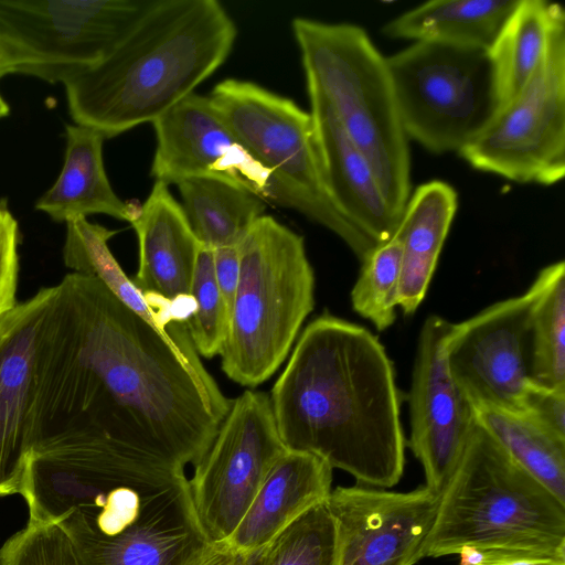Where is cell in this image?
Returning a JSON list of instances; mask_svg holds the SVG:
<instances>
[{
	"mask_svg": "<svg viewBox=\"0 0 565 565\" xmlns=\"http://www.w3.org/2000/svg\"><path fill=\"white\" fill-rule=\"evenodd\" d=\"M56 285L35 365L32 449L85 437L194 466L233 399L200 358L184 354L97 278L71 271Z\"/></svg>",
	"mask_w": 565,
	"mask_h": 565,
	"instance_id": "obj_1",
	"label": "cell"
},
{
	"mask_svg": "<svg viewBox=\"0 0 565 565\" xmlns=\"http://www.w3.org/2000/svg\"><path fill=\"white\" fill-rule=\"evenodd\" d=\"M287 450L312 454L358 483L391 488L405 466L393 363L366 328L328 312L302 331L269 396Z\"/></svg>",
	"mask_w": 565,
	"mask_h": 565,
	"instance_id": "obj_2",
	"label": "cell"
},
{
	"mask_svg": "<svg viewBox=\"0 0 565 565\" xmlns=\"http://www.w3.org/2000/svg\"><path fill=\"white\" fill-rule=\"evenodd\" d=\"M236 35L216 0H152L109 54L63 83L70 115L105 139L152 124L225 62Z\"/></svg>",
	"mask_w": 565,
	"mask_h": 565,
	"instance_id": "obj_3",
	"label": "cell"
},
{
	"mask_svg": "<svg viewBox=\"0 0 565 565\" xmlns=\"http://www.w3.org/2000/svg\"><path fill=\"white\" fill-rule=\"evenodd\" d=\"M460 565L565 562V503L514 462L478 425L440 492L424 557Z\"/></svg>",
	"mask_w": 565,
	"mask_h": 565,
	"instance_id": "obj_4",
	"label": "cell"
},
{
	"mask_svg": "<svg viewBox=\"0 0 565 565\" xmlns=\"http://www.w3.org/2000/svg\"><path fill=\"white\" fill-rule=\"evenodd\" d=\"M291 28L308 94L332 110L401 220L411 194V154L386 57L355 24L298 17Z\"/></svg>",
	"mask_w": 565,
	"mask_h": 565,
	"instance_id": "obj_5",
	"label": "cell"
},
{
	"mask_svg": "<svg viewBox=\"0 0 565 565\" xmlns=\"http://www.w3.org/2000/svg\"><path fill=\"white\" fill-rule=\"evenodd\" d=\"M315 275L303 237L262 215L239 245V275L221 365L256 387L287 358L315 306Z\"/></svg>",
	"mask_w": 565,
	"mask_h": 565,
	"instance_id": "obj_6",
	"label": "cell"
},
{
	"mask_svg": "<svg viewBox=\"0 0 565 565\" xmlns=\"http://www.w3.org/2000/svg\"><path fill=\"white\" fill-rule=\"evenodd\" d=\"M209 98L250 154L299 201L302 214L338 235L362 263L377 244L333 206L310 113L253 82L234 78L220 82Z\"/></svg>",
	"mask_w": 565,
	"mask_h": 565,
	"instance_id": "obj_7",
	"label": "cell"
},
{
	"mask_svg": "<svg viewBox=\"0 0 565 565\" xmlns=\"http://www.w3.org/2000/svg\"><path fill=\"white\" fill-rule=\"evenodd\" d=\"M386 64L406 136L433 153L459 152L499 107L488 50L415 42Z\"/></svg>",
	"mask_w": 565,
	"mask_h": 565,
	"instance_id": "obj_8",
	"label": "cell"
},
{
	"mask_svg": "<svg viewBox=\"0 0 565 565\" xmlns=\"http://www.w3.org/2000/svg\"><path fill=\"white\" fill-rule=\"evenodd\" d=\"M152 0H0L13 73L51 84L100 62Z\"/></svg>",
	"mask_w": 565,
	"mask_h": 565,
	"instance_id": "obj_9",
	"label": "cell"
},
{
	"mask_svg": "<svg viewBox=\"0 0 565 565\" xmlns=\"http://www.w3.org/2000/svg\"><path fill=\"white\" fill-rule=\"evenodd\" d=\"M477 170L552 185L565 174V26L522 90L458 152Z\"/></svg>",
	"mask_w": 565,
	"mask_h": 565,
	"instance_id": "obj_10",
	"label": "cell"
},
{
	"mask_svg": "<svg viewBox=\"0 0 565 565\" xmlns=\"http://www.w3.org/2000/svg\"><path fill=\"white\" fill-rule=\"evenodd\" d=\"M269 395L245 391L188 479L194 514L210 543L224 542L245 514L278 458L286 452Z\"/></svg>",
	"mask_w": 565,
	"mask_h": 565,
	"instance_id": "obj_11",
	"label": "cell"
},
{
	"mask_svg": "<svg viewBox=\"0 0 565 565\" xmlns=\"http://www.w3.org/2000/svg\"><path fill=\"white\" fill-rule=\"evenodd\" d=\"M152 126L156 149L150 174L154 181L169 185L192 178L215 179L302 214L299 201L250 154L209 96L189 95Z\"/></svg>",
	"mask_w": 565,
	"mask_h": 565,
	"instance_id": "obj_12",
	"label": "cell"
},
{
	"mask_svg": "<svg viewBox=\"0 0 565 565\" xmlns=\"http://www.w3.org/2000/svg\"><path fill=\"white\" fill-rule=\"evenodd\" d=\"M445 355L450 374L475 406L521 413L533 382L526 292L452 323Z\"/></svg>",
	"mask_w": 565,
	"mask_h": 565,
	"instance_id": "obj_13",
	"label": "cell"
},
{
	"mask_svg": "<svg viewBox=\"0 0 565 565\" xmlns=\"http://www.w3.org/2000/svg\"><path fill=\"white\" fill-rule=\"evenodd\" d=\"M440 493L337 487L324 501L335 534V565H415L433 527Z\"/></svg>",
	"mask_w": 565,
	"mask_h": 565,
	"instance_id": "obj_14",
	"label": "cell"
},
{
	"mask_svg": "<svg viewBox=\"0 0 565 565\" xmlns=\"http://www.w3.org/2000/svg\"><path fill=\"white\" fill-rule=\"evenodd\" d=\"M451 328V322L437 315L425 320L408 394V445L423 466L426 486L439 493L477 425L476 407L447 365L445 343Z\"/></svg>",
	"mask_w": 565,
	"mask_h": 565,
	"instance_id": "obj_15",
	"label": "cell"
},
{
	"mask_svg": "<svg viewBox=\"0 0 565 565\" xmlns=\"http://www.w3.org/2000/svg\"><path fill=\"white\" fill-rule=\"evenodd\" d=\"M57 285L0 318V497L20 491L32 449L35 365Z\"/></svg>",
	"mask_w": 565,
	"mask_h": 565,
	"instance_id": "obj_16",
	"label": "cell"
},
{
	"mask_svg": "<svg viewBox=\"0 0 565 565\" xmlns=\"http://www.w3.org/2000/svg\"><path fill=\"white\" fill-rule=\"evenodd\" d=\"M68 539L81 565H190L210 543L194 514L186 477L152 490L140 516L120 532Z\"/></svg>",
	"mask_w": 565,
	"mask_h": 565,
	"instance_id": "obj_17",
	"label": "cell"
},
{
	"mask_svg": "<svg viewBox=\"0 0 565 565\" xmlns=\"http://www.w3.org/2000/svg\"><path fill=\"white\" fill-rule=\"evenodd\" d=\"M130 224L139 243L132 284L151 307L186 323L194 309L190 291L201 245L168 184L154 181Z\"/></svg>",
	"mask_w": 565,
	"mask_h": 565,
	"instance_id": "obj_18",
	"label": "cell"
},
{
	"mask_svg": "<svg viewBox=\"0 0 565 565\" xmlns=\"http://www.w3.org/2000/svg\"><path fill=\"white\" fill-rule=\"evenodd\" d=\"M308 96L323 181L333 206L377 245L386 243L399 220L390 209L369 161L332 110L317 96Z\"/></svg>",
	"mask_w": 565,
	"mask_h": 565,
	"instance_id": "obj_19",
	"label": "cell"
},
{
	"mask_svg": "<svg viewBox=\"0 0 565 565\" xmlns=\"http://www.w3.org/2000/svg\"><path fill=\"white\" fill-rule=\"evenodd\" d=\"M332 470L312 454L286 450L224 543L241 556L259 553L299 516L326 501L332 490Z\"/></svg>",
	"mask_w": 565,
	"mask_h": 565,
	"instance_id": "obj_20",
	"label": "cell"
},
{
	"mask_svg": "<svg viewBox=\"0 0 565 565\" xmlns=\"http://www.w3.org/2000/svg\"><path fill=\"white\" fill-rule=\"evenodd\" d=\"M65 132L64 164L35 209L54 222L105 214L130 223L139 206L119 199L110 185L103 159L105 137L77 124L66 125Z\"/></svg>",
	"mask_w": 565,
	"mask_h": 565,
	"instance_id": "obj_21",
	"label": "cell"
},
{
	"mask_svg": "<svg viewBox=\"0 0 565 565\" xmlns=\"http://www.w3.org/2000/svg\"><path fill=\"white\" fill-rule=\"evenodd\" d=\"M457 207L455 189L438 180L420 184L408 199L394 234L402 244L398 307L406 316L426 296Z\"/></svg>",
	"mask_w": 565,
	"mask_h": 565,
	"instance_id": "obj_22",
	"label": "cell"
},
{
	"mask_svg": "<svg viewBox=\"0 0 565 565\" xmlns=\"http://www.w3.org/2000/svg\"><path fill=\"white\" fill-rule=\"evenodd\" d=\"M520 0H433L388 21L393 39L489 50Z\"/></svg>",
	"mask_w": 565,
	"mask_h": 565,
	"instance_id": "obj_23",
	"label": "cell"
},
{
	"mask_svg": "<svg viewBox=\"0 0 565 565\" xmlns=\"http://www.w3.org/2000/svg\"><path fill=\"white\" fill-rule=\"evenodd\" d=\"M66 234L62 248L64 265L72 270L97 278L119 300L145 318L169 338L184 354H196L185 322L177 321L151 307L126 276L113 256L108 241L117 231L92 223L87 217L65 222Z\"/></svg>",
	"mask_w": 565,
	"mask_h": 565,
	"instance_id": "obj_24",
	"label": "cell"
},
{
	"mask_svg": "<svg viewBox=\"0 0 565 565\" xmlns=\"http://www.w3.org/2000/svg\"><path fill=\"white\" fill-rule=\"evenodd\" d=\"M562 26L565 12L561 4L520 0L488 50L499 107L522 90L543 60L553 34Z\"/></svg>",
	"mask_w": 565,
	"mask_h": 565,
	"instance_id": "obj_25",
	"label": "cell"
},
{
	"mask_svg": "<svg viewBox=\"0 0 565 565\" xmlns=\"http://www.w3.org/2000/svg\"><path fill=\"white\" fill-rule=\"evenodd\" d=\"M177 186L194 236L212 249L239 246L266 210L262 198L224 181L192 178Z\"/></svg>",
	"mask_w": 565,
	"mask_h": 565,
	"instance_id": "obj_26",
	"label": "cell"
},
{
	"mask_svg": "<svg viewBox=\"0 0 565 565\" xmlns=\"http://www.w3.org/2000/svg\"><path fill=\"white\" fill-rule=\"evenodd\" d=\"M475 407L478 425L514 462L565 503V438L524 413Z\"/></svg>",
	"mask_w": 565,
	"mask_h": 565,
	"instance_id": "obj_27",
	"label": "cell"
},
{
	"mask_svg": "<svg viewBox=\"0 0 565 565\" xmlns=\"http://www.w3.org/2000/svg\"><path fill=\"white\" fill-rule=\"evenodd\" d=\"M531 310L533 381L565 387V263L540 270L526 291Z\"/></svg>",
	"mask_w": 565,
	"mask_h": 565,
	"instance_id": "obj_28",
	"label": "cell"
},
{
	"mask_svg": "<svg viewBox=\"0 0 565 565\" xmlns=\"http://www.w3.org/2000/svg\"><path fill=\"white\" fill-rule=\"evenodd\" d=\"M402 270V244L396 237L377 245L362 262L351 291L354 311L370 320L379 331L391 327L396 318Z\"/></svg>",
	"mask_w": 565,
	"mask_h": 565,
	"instance_id": "obj_29",
	"label": "cell"
},
{
	"mask_svg": "<svg viewBox=\"0 0 565 565\" xmlns=\"http://www.w3.org/2000/svg\"><path fill=\"white\" fill-rule=\"evenodd\" d=\"M257 565H335V534L324 502L315 505L259 553Z\"/></svg>",
	"mask_w": 565,
	"mask_h": 565,
	"instance_id": "obj_30",
	"label": "cell"
},
{
	"mask_svg": "<svg viewBox=\"0 0 565 565\" xmlns=\"http://www.w3.org/2000/svg\"><path fill=\"white\" fill-rule=\"evenodd\" d=\"M190 296L194 309L186 321L198 354H221L230 326V311L216 282L213 249L200 247Z\"/></svg>",
	"mask_w": 565,
	"mask_h": 565,
	"instance_id": "obj_31",
	"label": "cell"
},
{
	"mask_svg": "<svg viewBox=\"0 0 565 565\" xmlns=\"http://www.w3.org/2000/svg\"><path fill=\"white\" fill-rule=\"evenodd\" d=\"M0 565H81L71 540L55 524L29 521L0 547Z\"/></svg>",
	"mask_w": 565,
	"mask_h": 565,
	"instance_id": "obj_32",
	"label": "cell"
},
{
	"mask_svg": "<svg viewBox=\"0 0 565 565\" xmlns=\"http://www.w3.org/2000/svg\"><path fill=\"white\" fill-rule=\"evenodd\" d=\"M19 224L6 199L0 200V318L17 305Z\"/></svg>",
	"mask_w": 565,
	"mask_h": 565,
	"instance_id": "obj_33",
	"label": "cell"
},
{
	"mask_svg": "<svg viewBox=\"0 0 565 565\" xmlns=\"http://www.w3.org/2000/svg\"><path fill=\"white\" fill-rule=\"evenodd\" d=\"M521 413L565 438V387L531 382L523 397Z\"/></svg>",
	"mask_w": 565,
	"mask_h": 565,
	"instance_id": "obj_34",
	"label": "cell"
},
{
	"mask_svg": "<svg viewBox=\"0 0 565 565\" xmlns=\"http://www.w3.org/2000/svg\"><path fill=\"white\" fill-rule=\"evenodd\" d=\"M213 254L216 282L231 317L239 275V246L213 249Z\"/></svg>",
	"mask_w": 565,
	"mask_h": 565,
	"instance_id": "obj_35",
	"label": "cell"
},
{
	"mask_svg": "<svg viewBox=\"0 0 565 565\" xmlns=\"http://www.w3.org/2000/svg\"><path fill=\"white\" fill-rule=\"evenodd\" d=\"M242 556L224 543H209L190 565H236Z\"/></svg>",
	"mask_w": 565,
	"mask_h": 565,
	"instance_id": "obj_36",
	"label": "cell"
},
{
	"mask_svg": "<svg viewBox=\"0 0 565 565\" xmlns=\"http://www.w3.org/2000/svg\"><path fill=\"white\" fill-rule=\"evenodd\" d=\"M14 71L13 61L9 47L0 34V79Z\"/></svg>",
	"mask_w": 565,
	"mask_h": 565,
	"instance_id": "obj_37",
	"label": "cell"
},
{
	"mask_svg": "<svg viewBox=\"0 0 565 565\" xmlns=\"http://www.w3.org/2000/svg\"><path fill=\"white\" fill-rule=\"evenodd\" d=\"M489 565H565V562L553 561V559H520L502 562Z\"/></svg>",
	"mask_w": 565,
	"mask_h": 565,
	"instance_id": "obj_38",
	"label": "cell"
},
{
	"mask_svg": "<svg viewBox=\"0 0 565 565\" xmlns=\"http://www.w3.org/2000/svg\"><path fill=\"white\" fill-rule=\"evenodd\" d=\"M259 553L250 556H242L236 565H257Z\"/></svg>",
	"mask_w": 565,
	"mask_h": 565,
	"instance_id": "obj_39",
	"label": "cell"
},
{
	"mask_svg": "<svg viewBox=\"0 0 565 565\" xmlns=\"http://www.w3.org/2000/svg\"><path fill=\"white\" fill-rule=\"evenodd\" d=\"M10 113V107L8 103L3 99L2 95L0 94V119L8 116Z\"/></svg>",
	"mask_w": 565,
	"mask_h": 565,
	"instance_id": "obj_40",
	"label": "cell"
}]
</instances>
